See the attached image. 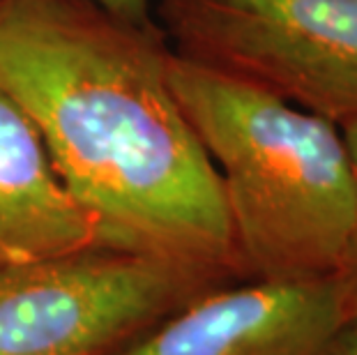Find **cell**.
Returning a JSON list of instances; mask_svg holds the SVG:
<instances>
[{
    "label": "cell",
    "mask_w": 357,
    "mask_h": 355,
    "mask_svg": "<svg viewBox=\"0 0 357 355\" xmlns=\"http://www.w3.org/2000/svg\"><path fill=\"white\" fill-rule=\"evenodd\" d=\"M0 88L106 247L247 282L222 178L146 42L63 0H3Z\"/></svg>",
    "instance_id": "1"
},
{
    "label": "cell",
    "mask_w": 357,
    "mask_h": 355,
    "mask_svg": "<svg viewBox=\"0 0 357 355\" xmlns=\"http://www.w3.org/2000/svg\"><path fill=\"white\" fill-rule=\"evenodd\" d=\"M166 79L222 178L247 282L332 279L357 210L337 125L196 58H166Z\"/></svg>",
    "instance_id": "2"
},
{
    "label": "cell",
    "mask_w": 357,
    "mask_h": 355,
    "mask_svg": "<svg viewBox=\"0 0 357 355\" xmlns=\"http://www.w3.org/2000/svg\"><path fill=\"white\" fill-rule=\"evenodd\" d=\"M199 270L95 245L0 270V355H116L192 300Z\"/></svg>",
    "instance_id": "3"
},
{
    "label": "cell",
    "mask_w": 357,
    "mask_h": 355,
    "mask_svg": "<svg viewBox=\"0 0 357 355\" xmlns=\"http://www.w3.org/2000/svg\"><path fill=\"white\" fill-rule=\"evenodd\" d=\"M210 63L344 127L357 120V0H180Z\"/></svg>",
    "instance_id": "4"
},
{
    "label": "cell",
    "mask_w": 357,
    "mask_h": 355,
    "mask_svg": "<svg viewBox=\"0 0 357 355\" xmlns=\"http://www.w3.org/2000/svg\"><path fill=\"white\" fill-rule=\"evenodd\" d=\"M344 326L334 279H252L192 300L116 355H328Z\"/></svg>",
    "instance_id": "5"
},
{
    "label": "cell",
    "mask_w": 357,
    "mask_h": 355,
    "mask_svg": "<svg viewBox=\"0 0 357 355\" xmlns=\"http://www.w3.org/2000/svg\"><path fill=\"white\" fill-rule=\"evenodd\" d=\"M104 245L100 226L65 190L40 132L0 88V270Z\"/></svg>",
    "instance_id": "6"
},
{
    "label": "cell",
    "mask_w": 357,
    "mask_h": 355,
    "mask_svg": "<svg viewBox=\"0 0 357 355\" xmlns=\"http://www.w3.org/2000/svg\"><path fill=\"white\" fill-rule=\"evenodd\" d=\"M341 134H344L348 153H351L353 173H355V194H357V120L341 127ZM332 279L339 293L344 321L357 323V210H355V224H353L351 238H348L346 252L341 256V263Z\"/></svg>",
    "instance_id": "7"
},
{
    "label": "cell",
    "mask_w": 357,
    "mask_h": 355,
    "mask_svg": "<svg viewBox=\"0 0 357 355\" xmlns=\"http://www.w3.org/2000/svg\"><path fill=\"white\" fill-rule=\"evenodd\" d=\"M102 7V10L116 14L123 21H141L146 14V3L148 0H93Z\"/></svg>",
    "instance_id": "8"
},
{
    "label": "cell",
    "mask_w": 357,
    "mask_h": 355,
    "mask_svg": "<svg viewBox=\"0 0 357 355\" xmlns=\"http://www.w3.org/2000/svg\"><path fill=\"white\" fill-rule=\"evenodd\" d=\"M328 355H357V323H346L337 332Z\"/></svg>",
    "instance_id": "9"
},
{
    "label": "cell",
    "mask_w": 357,
    "mask_h": 355,
    "mask_svg": "<svg viewBox=\"0 0 357 355\" xmlns=\"http://www.w3.org/2000/svg\"><path fill=\"white\" fill-rule=\"evenodd\" d=\"M0 3H3V0H0Z\"/></svg>",
    "instance_id": "10"
}]
</instances>
